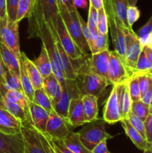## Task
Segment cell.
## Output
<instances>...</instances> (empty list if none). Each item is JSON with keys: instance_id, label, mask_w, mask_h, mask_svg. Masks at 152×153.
<instances>
[{"instance_id": "49", "label": "cell", "mask_w": 152, "mask_h": 153, "mask_svg": "<svg viewBox=\"0 0 152 153\" xmlns=\"http://www.w3.org/2000/svg\"><path fill=\"white\" fill-rule=\"evenodd\" d=\"M107 140H103L92 150V153H111L107 149Z\"/></svg>"}, {"instance_id": "22", "label": "cell", "mask_w": 152, "mask_h": 153, "mask_svg": "<svg viewBox=\"0 0 152 153\" xmlns=\"http://www.w3.org/2000/svg\"><path fill=\"white\" fill-rule=\"evenodd\" d=\"M43 88L48 97L52 100L53 105L59 101L62 95L63 88L61 83L58 80L56 76L53 74V73L49 76L43 78Z\"/></svg>"}, {"instance_id": "21", "label": "cell", "mask_w": 152, "mask_h": 153, "mask_svg": "<svg viewBox=\"0 0 152 153\" xmlns=\"http://www.w3.org/2000/svg\"><path fill=\"white\" fill-rule=\"evenodd\" d=\"M0 94L9 101L16 103L20 105L28 115V101L29 100L25 97L23 93L9 88L4 84V81L1 78H0Z\"/></svg>"}, {"instance_id": "44", "label": "cell", "mask_w": 152, "mask_h": 153, "mask_svg": "<svg viewBox=\"0 0 152 153\" xmlns=\"http://www.w3.org/2000/svg\"><path fill=\"white\" fill-rule=\"evenodd\" d=\"M140 16V11L137 6H128L127 10V20L130 28H132L134 22H137Z\"/></svg>"}, {"instance_id": "45", "label": "cell", "mask_w": 152, "mask_h": 153, "mask_svg": "<svg viewBox=\"0 0 152 153\" xmlns=\"http://www.w3.org/2000/svg\"><path fill=\"white\" fill-rule=\"evenodd\" d=\"M86 23L90 28L98 30V10L90 4L89 5V13Z\"/></svg>"}, {"instance_id": "52", "label": "cell", "mask_w": 152, "mask_h": 153, "mask_svg": "<svg viewBox=\"0 0 152 153\" xmlns=\"http://www.w3.org/2000/svg\"><path fill=\"white\" fill-rule=\"evenodd\" d=\"M60 1L64 4V6L69 12H74L77 10V7L74 4V0H60Z\"/></svg>"}, {"instance_id": "28", "label": "cell", "mask_w": 152, "mask_h": 153, "mask_svg": "<svg viewBox=\"0 0 152 153\" xmlns=\"http://www.w3.org/2000/svg\"><path fill=\"white\" fill-rule=\"evenodd\" d=\"M62 140L66 146L74 153H92V151L88 149L83 144L78 132L70 131V132Z\"/></svg>"}, {"instance_id": "16", "label": "cell", "mask_w": 152, "mask_h": 153, "mask_svg": "<svg viewBox=\"0 0 152 153\" xmlns=\"http://www.w3.org/2000/svg\"><path fill=\"white\" fill-rule=\"evenodd\" d=\"M0 153H26L22 133L7 134L0 131Z\"/></svg>"}, {"instance_id": "35", "label": "cell", "mask_w": 152, "mask_h": 153, "mask_svg": "<svg viewBox=\"0 0 152 153\" xmlns=\"http://www.w3.org/2000/svg\"><path fill=\"white\" fill-rule=\"evenodd\" d=\"M131 112L139 118L142 121L145 120L147 117L150 114L149 112V105L143 102L142 100L135 101L132 102Z\"/></svg>"}, {"instance_id": "20", "label": "cell", "mask_w": 152, "mask_h": 153, "mask_svg": "<svg viewBox=\"0 0 152 153\" xmlns=\"http://www.w3.org/2000/svg\"><path fill=\"white\" fill-rule=\"evenodd\" d=\"M0 57L6 69L20 78V59L0 40Z\"/></svg>"}, {"instance_id": "25", "label": "cell", "mask_w": 152, "mask_h": 153, "mask_svg": "<svg viewBox=\"0 0 152 153\" xmlns=\"http://www.w3.org/2000/svg\"><path fill=\"white\" fill-rule=\"evenodd\" d=\"M21 58H22V61H23L25 70H26L28 77H29L30 80H31V84H32L33 87H34V89L37 90L43 88V77L40 74V71L37 68L35 64H34V61L30 60L27 57V55H25V52H21Z\"/></svg>"}, {"instance_id": "5", "label": "cell", "mask_w": 152, "mask_h": 153, "mask_svg": "<svg viewBox=\"0 0 152 153\" xmlns=\"http://www.w3.org/2000/svg\"><path fill=\"white\" fill-rule=\"evenodd\" d=\"M88 57L86 62L77 73V77L82 76L80 79V86L79 88L82 96L90 94L99 98L105 88L110 85L101 76L90 70L88 64Z\"/></svg>"}, {"instance_id": "12", "label": "cell", "mask_w": 152, "mask_h": 153, "mask_svg": "<svg viewBox=\"0 0 152 153\" xmlns=\"http://www.w3.org/2000/svg\"><path fill=\"white\" fill-rule=\"evenodd\" d=\"M55 28H56L57 33H58L60 43H61L64 50L66 51L67 55L72 60L79 59V58H82L83 55H85L76 46L75 43H74L71 36L69 34L60 13L57 18Z\"/></svg>"}, {"instance_id": "59", "label": "cell", "mask_w": 152, "mask_h": 153, "mask_svg": "<svg viewBox=\"0 0 152 153\" xmlns=\"http://www.w3.org/2000/svg\"><path fill=\"white\" fill-rule=\"evenodd\" d=\"M142 74H147L148 76H150V77L152 78V69H151V70H149L148 71H147V72H146V73H142Z\"/></svg>"}, {"instance_id": "29", "label": "cell", "mask_w": 152, "mask_h": 153, "mask_svg": "<svg viewBox=\"0 0 152 153\" xmlns=\"http://www.w3.org/2000/svg\"><path fill=\"white\" fill-rule=\"evenodd\" d=\"M0 108L4 109L14 115L16 117L20 120L22 122L27 121L29 119L28 114L18 104L9 101L0 94Z\"/></svg>"}, {"instance_id": "54", "label": "cell", "mask_w": 152, "mask_h": 153, "mask_svg": "<svg viewBox=\"0 0 152 153\" xmlns=\"http://www.w3.org/2000/svg\"><path fill=\"white\" fill-rule=\"evenodd\" d=\"M74 4L76 7H80L84 10L88 8L87 0H74Z\"/></svg>"}, {"instance_id": "17", "label": "cell", "mask_w": 152, "mask_h": 153, "mask_svg": "<svg viewBox=\"0 0 152 153\" xmlns=\"http://www.w3.org/2000/svg\"><path fill=\"white\" fill-rule=\"evenodd\" d=\"M49 111L33 102L28 101V120L41 132L46 134V125L49 119Z\"/></svg>"}, {"instance_id": "19", "label": "cell", "mask_w": 152, "mask_h": 153, "mask_svg": "<svg viewBox=\"0 0 152 153\" xmlns=\"http://www.w3.org/2000/svg\"><path fill=\"white\" fill-rule=\"evenodd\" d=\"M22 121L4 109L0 108V131L7 134L21 133Z\"/></svg>"}, {"instance_id": "7", "label": "cell", "mask_w": 152, "mask_h": 153, "mask_svg": "<svg viewBox=\"0 0 152 153\" xmlns=\"http://www.w3.org/2000/svg\"><path fill=\"white\" fill-rule=\"evenodd\" d=\"M123 31L125 36V64L132 76L143 46L132 28H123Z\"/></svg>"}, {"instance_id": "37", "label": "cell", "mask_w": 152, "mask_h": 153, "mask_svg": "<svg viewBox=\"0 0 152 153\" xmlns=\"http://www.w3.org/2000/svg\"><path fill=\"white\" fill-rule=\"evenodd\" d=\"M151 69H152L151 64V63L148 60L145 52L142 51L139 56L138 60H137L135 70H134L133 75L142 74V73H145L147 71H148Z\"/></svg>"}, {"instance_id": "57", "label": "cell", "mask_w": 152, "mask_h": 153, "mask_svg": "<svg viewBox=\"0 0 152 153\" xmlns=\"http://www.w3.org/2000/svg\"><path fill=\"white\" fill-rule=\"evenodd\" d=\"M138 0H128V6H137V3Z\"/></svg>"}, {"instance_id": "18", "label": "cell", "mask_w": 152, "mask_h": 153, "mask_svg": "<svg viewBox=\"0 0 152 153\" xmlns=\"http://www.w3.org/2000/svg\"><path fill=\"white\" fill-rule=\"evenodd\" d=\"M66 121L69 125L73 128L80 126L86 123L82 97L72 99Z\"/></svg>"}, {"instance_id": "27", "label": "cell", "mask_w": 152, "mask_h": 153, "mask_svg": "<svg viewBox=\"0 0 152 153\" xmlns=\"http://www.w3.org/2000/svg\"><path fill=\"white\" fill-rule=\"evenodd\" d=\"M54 37H55V40H56V44L57 46H58V52H59L64 76H65L66 79H69V80H77V77L76 76L74 70H73L71 58L69 57V55H67L66 51L64 50L61 43H60L59 39H58V35L54 36Z\"/></svg>"}, {"instance_id": "23", "label": "cell", "mask_w": 152, "mask_h": 153, "mask_svg": "<svg viewBox=\"0 0 152 153\" xmlns=\"http://www.w3.org/2000/svg\"><path fill=\"white\" fill-rule=\"evenodd\" d=\"M104 2L112 10L123 28H130L127 20L128 0H104Z\"/></svg>"}, {"instance_id": "34", "label": "cell", "mask_w": 152, "mask_h": 153, "mask_svg": "<svg viewBox=\"0 0 152 153\" xmlns=\"http://www.w3.org/2000/svg\"><path fill=\"white\" fill-rule=\"evenodd\" d=\"M34 0H19L16 22H19L25 18H29L32 13Z\"/></svg>"}, {"instance_id": "60", "label": "cell", "mask_w": 152, "mask_h": 153, "mask_svg": "<svg viewBox=\"0 0 152 153\" xmlns=\"http://www.w3.org/2000/svg\"><path fill=\"white\" fill-rule=\"evenodd\" d=\"M149 112H150V114H152V98L150 104H149Z\"/></svg>"}, {"instance_id": "3", "label": "cell", "mask_w": 152, "mask_h": 153, "mask_svg": "<svg viewBox=\"0 0 152 153\" xmlns=\"http://www.w3.org/2000/svg\"><path fill=\"white\" fill-rule=\"evenodd\" d=\"M58 7L60 15L76 46L83 55H89L90 49L82 31L81 25L77 16V10L74 12H69L60 0H58Z\"/></svg>"}, {"instance_id": "50", "label": "cell", "mask_w": 152, "mask_h": 153, "mask_svg": "<svg viewBox=\"0 0 152 153\" xmlns=\"http://www.w3.org/2000/svg\"><path fill=\"white\" fill-rule=\"evenodd\" d=\"M152 98V78L149 76V87L148 88V91H146L145 94L144 95V97L141 99L142 101L145 104L148 105L150 104L151 100Z\"/></svg>"}, {"instance_id": "11", "label": "cell", "mask_w": 152, "mask_h": 153, "mask_svg": "<svg viewBox=\"0 0 152 153\" xmlns=\"http://www.w3.org/2000/svg\"><path fill=\"white\" fill-rule=\"evenodd\" d=\"M108 76L112 86L125 83L131 77L125 64L115 51H110Z\"/></svg>"}, {"instance_id": "32", "label": "cell", "mask_w": 152, "mask_h": 153, "mask_svg": "<svg viewBox=\"0 0 152 153\" xmlns=\"http://www.w3.org/2000/svg\"><path fill=\"white\" fill-rule=\"evenodd\" d=\"M33 102L38 105L40 107L46 109L49 113L54 111L53 105H52V100H50L46 93L43 90V88L40 89L34 90V99H33Z\"/></svg>"}, {"instance_id": "30", "label": "cell", "mask_w": 152, "mask_h": 153, "mask_svg": "<svg viewBox=\"0 0 152 153\" xmlns=\"http://www.w3.org/2000/svg\"><path fill=\"white\" fill-rule=\"evenodd\" d=\"M34 64L38 69L40 74L42 75L43 78L49 76L52 73V64H51L50 58H49V54L44 45L42 46L41 52L38 58L34 61Z\"/></svg>"}, {"instance_id": "8", "label": "cell", "mask_w": 152, "mask_h": 153, "mask_svg": "<svg viewBox=\"0 0 152 153\" xmlns=\"http://www.w3.org/2000/svg\"><path fill=\"white\" fill-rule=\"evenodd\" d=\"M0 40L21 59L19 22L9 21L7 18L0 19Z\"/></svg>"}, {"instance_id": "51", "label": "cell", "mask_w": 152, "mask_h": 153, "mask_svg": "<svg viewBox=\"0 0 152 153\" xmlns=\"http://www.w3.org/2000/svg\"><path fill=\"white\" fill-rule=\"evenodd\" d=\"M7 18V1L0 0V19H4Z\"/></svg>"}, {"instance_id": "2", "label": "cell", "mask_w": 152, "mask_h": 153, "mask_svg": "<svg viewBox=\"0 0 152 153\" xmlns=\"http://www.w3.org/2000/svg\"><path fill=\"white\" fill-rule=\"evenodd\" d=\"M21 133L26 153H55L50 137L37 130L29 120L22 122Z\"/></svg>"}, {"instance_id": "43", "label": "cell", "mask_w": 152, "mask_h": 153, "mask_svg": "<svg viewBox=\"0 0 152 153\" xmlns=\"http://www.w3.org/2000/svg\"><path fill=\"white\" fill-rule=\"evenodd\" d=\"M127 119L129 120V122L131 123V125H132L133 126H134V128L142 134V137L145 138V129L144 121H142V120H140L139 118L137 117V116L133 114L131 112L130 113V114L128 115Z\"/></svg>"}, {"instance_id": "13", "label": "cell", "mask_w": 152, "mask_h": 153, "mask_svg": "<svg viewBox=\"0 0 152 153\" xmlns=\"http://www.w3.org/2000/svg\"><path fill=\"white\" fill-rule=\"evenodd\" d=\"M66 120L52 111L49 114L46 134L51 139H63L70 132Z\"/></svg>"}, {"instance_id": "48", "label": "cell", "mask_w": 152, "mask_h": 153, "mask_svg": "<svg viewBox=\"0 0 152 153\" xmlns=\"http://www.w3.org/2000/svg\"><path fill=\"white\" fill-rule=\"evenodd\" d=\"M144 124L146 140L148 144H152V114H149L144 121Z\"/></svg>"}, {"instance_id": "47", "label": "cell", "mask_w": 152, "mask_h": 153, "mask_svg": "<svg viewBox=\"0 0 152 153\" xmlns=\"http://www.w3.org/2000/svg\"><path fill=\"white\" fill-rule=\"evenodd\" d=\"M55 153H74L64 144L62 139H51Z\"/></svg>"}, {"instance_id": "38", "label": "cell", "mask_w": 152, "mask_h": 153, "mask_svg": "<svg viewBox=\"0 0 152 153\" xmlns=\"http://www.w3.org/2000/svg\"><path fill=\"white\" fill-rule=\"evenodd\" d=\"M152 33V15L150 19L148 20L145 25H143L139 31L137 36L139 38L140 42H141L142 46H146L148 44L149 38L150 35Z\"/></svg>"}, {"instance_id": "31", "label": "cell", "mask_w": 152, "mask_h": 153, "mask_svg": "<svg viewBox=\"0 0 152 153\" xmlns=\"http://www.w3.org/2000/svg\"><path fill=\"white\" fill-rule=\"evenodd\" d=\"M20 81L22 84V89H23L24 94L25 97L29 100V101H33L34 95V89L30 80L28 75L25 70V65H24L23 61L22 58L20 59Z\"/></svg>"}, {"instance_id": "36", "label": "cell", "mask_w": 152, "mask_h": 153, "mask_svg": "<svg viewBox=\"0 0 152 153\" xmlns=\"http://www.w3.org/2000/svg\"><path fill=\"white\" fill-rule=\"evenodd\" d=\"M128 86L130 96L133 102L141 100V93L139 86L138 78L136 76H131L128 80Z\"/></svg>"}, {"instance_id": "39", "label": "cell", "mask_w": 152, "mask_h": 153, "mask_svg": "<svg viewBox=\"0 0 152 153\" xmlns=\"http://www.w3.org/2000/svg\"><path fill=\"white\" fill-rule=\"evenodd\" d=\"M108 30V18L104 6L98 10V31L103 34H107Z\"/></svg>"}, {"instance_id": "42", "label": "cell", "mask_w": 152, "mask_h": 153, "mask_svg": "<svg viewBox=\"0 0 152 153\" xmlns=\"http://www.w3.org/2000/svg\"><path fill=\"white\" fill-rule=\"evenodd\" d=\"M7 1V15L9 21L15 22L17 15L19 0H6Z\"/></svg>"}, {"instance_id": "4", "label": "cell", "mask_w": 152, "mask_h": 153, "mask_svg": "<svg viewBox=\"0 0 152 153\" xmlns=\"http://www.w3.org/2000/svg\"><path fill=\"white\" fill-rule=\"evenodd\" d=\"M38 37L41 39L43 45H44L49 54L51 64H52V73L59 81L62 88H63L66 86V79L64 76L56 40L47 24H45L40 30Z\"/></svg>"}, {"instance_id": "24", "label": "cell", "mask_w": 152, "mask_h": 153, "mask_svg": "<svg viewBox=\"0 0 152 153\" xmlns=\"http://www.w3.org/2000/svg\"><path fill=\"white\" fill-rule=\"evenodd\" d=\"M83 104V111L86 123H89L96 121L98 117V98L95 96L87 95L82 96Z\"/></svg>"}, {"instance_id": "41", "label": "cell", "mask_w": 152, "mask_h": 153, "mask_svg": "<svg viewBox=\"0 0 152 153\" xmlns=\"http://www.w3.org/2000/svg\"><path fill=\"white\" fill-rule=\"evenodd\" d=\"M132 100L131 98L129 93V89L128 86V81H127L126 90H125V97L123 100V104H122V119H127L128 115L131 113V105H132Z\"/></svg>"}, {"instance_id": "56", "label": "cell", "mask_w": 152, "mask_h": 153, "mask_svg": "<svg viewBox=\"0 0 152 153\" xmlns=\"http://www.w3.org/2000/svg\"><path fill=\"white\" fill-rule=\"evenodd\" d=\"M4 71H5V67H4V63H3L2 60L0 57V77L4 76Z\"/></svg>"}, {"instance_id": "14", "label": "cell", "mask_w": 152, "mask_h": 153, "mask_svg": "<svg viewBox=\"0 0 152 153\" xmlns=\"http://www.w3.org/2000/svg\"><path fill=\"white\" fill-rule=\"evenodd\" d=\"M110 51L109 49L98 53L91 54L88 57V64L89 67L92 71L101 76L102 79L107 81L110 85L108 76V67L109 59H110Z\"/></svg>"}, {"instance_id": "53", "label": "cell", "mask_w": 152, "mask_h": 153, "mask_svg": "<svg viewBox=\"0 0 152 153\" xmlns=\"http://www.w3.org/2000/svg\"><path fill=\"white\" fill-rule=\"evenodd\" d=\"M142 51L145 52L148 60L149 62L151 63L152 66V47L146 45V46H143Z\"/></svg>"}, {"instance_id": "10", "label": "cell", "mask_w": 152, "mask_h": 153, "mask_svg": "<svg viewBox=\"0 0 152 153\" xmlns=\"http://www.w3.org/2000/svg\"><path fill=\"white\" fill-rule=\"evenodd\" d=\"M82 97L77 80L66 79V86L63 88L62 95L59 101L53 105L54 111L60 116L67 120L70 102L72 99Z\"/></svg>"}, {"instance_id": "6", "label": "cell", "mask_w": 152, "mask_h": 153, "mask_svg": "<svg viewBox=\"0 0 152 153\" xmlns=\"http://www.w3.org/2000/svg\"><path fill=\"white\" fill-rule=\"evenodd\" d=\"M92 122L93 123H89L91 124L78 131L81 142L90 151L103 140H109L113 137V136L107 132L104 122Z\"/></svg>"}, {"instance_id": "55", "label": "cell", "mask_w": 152, "mask_h": 153, "mask_svg": "<svg viewBox=\"0 0 152 153\" xmlns=\"http://www.w3.org/2000/svg\"><path fill=\"white\" fill-rule=\"evenodd\" d=\"M89 4L98 10L104 7V0H89Z\"/></svg>"}, {"instance_id": "9", "label": "cell", "mask_w": 152, "mask_h": 153, "mask_svg": "<svg viewBox=\"0 0 152 153\" xmlns=\"http://www.w3.org/2000/svg\"><path fill=\"white\" fill-rule=\"evenodd\" d=\"M104 6L108 18V25L114 45V51L125 64V36L123 31V27L119 23L112 10L107 4H104Z\"/></svg>"}, {"instance_id": "46", "label": "cell", "mask_w": 152, "mask_h": 153, "mask_svg": "<svg viewBox=\"0 0 152 153\" xmlns=\"http://www.w3.org/2000/svg\"><path fill=\"white\" fill-rule=\"evenodd\" d=\"M132 76H136L138 78L139 86L142 99L144 97L149 87V76L147 74H134Z\"/></svg>"}, {"instance_id": "1", "label": "cell", "mask_w": 152, "mask_h": 153, "mask_svg": "<svg viewBox=\"0 0 152 153\" xmlns=\"http://www.w3.org/2000/svg\"><path fill=\"white\" fill-rule=\"evenodd\" d=\"M58 15V0H34L32 13L28 18L29 37H38L39 31L45 24L55 28Z\"/></svg>"}, {"instance_id": "40", "label": "cell", "mask_w": 152, "mask_h": 153, "mask_svg": "<svg viewBox=\"0 0 152 153\" xmlns=\"http://www.w3.org/2000/svg\"><path fill=\"white\" fill-rule=\"evenodd\" d=\"M108 45V34H103L98 32L96 38L95 40V46H94V52L92 54L98 53L109 49Z\"/></svg>"}, {"instance_id": "26", "label": "cell", "mask_w": 152, "mask_h": 153, "mask_svg": "<svg viewBox=\"0 0 152 153\" xmlns=\"http://www.w3.org/2000/svg\"><path fill=\"white\" fill-rule=\"evenodd\" d=\"M128 137L132 140L134 144L140 150H143L148 147V143L145 137L133 126L128 119H122L120 121Z\"/></svg>"}, {"instance_id": "33", "label": "cell", "mask_w": 152, "mask_h": 153, "mask_svg": "<svg viewBox=\"0 0 152 153\" xmlns=\"http://www.w3.org/2000/svg\"><path fill=\"white\" fill-rule=\"evenodd\" d=\"M0 78H1L3 79L4 84L9 88L15 90V91H19V92H22L24 94L22 84H21L20 78L18 76H16V74H14V73H13L10 70L5 68L4 76Z\"/></svg>"}, {"instance_id": "58", "label": "cell", "mask_w": 152, "mask_h": 153, "mask_svg": "<svg viewBox=\"0 0 152 153\" xmlns=\"http://www.w3.org/2000/svg\"><path fill=\"white\" fill-rule=\"evenodd\" d=\"M143 153H152V144H149L148 147L145 149Z\"/></svg>"}, {"instance_id": "15", "label": "cell", "mask_w": 152, "mask_h": 153, "mask_svg": "<svg viewBox=\"0 0 152 153\" xmlns=\"http://www.w3.org/2000/svg\"><path fill=\"white\" fill-rule=\"evenodd\" d=\"M103 119L104 122L110 124L119 122L122 120V111L118 102L116 85H113L111 92L107 100L103 113Z\"/></svg>"}]
</instances>
